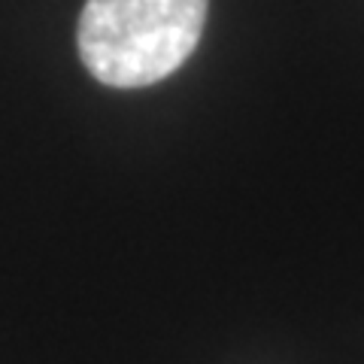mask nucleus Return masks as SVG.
<instances>
[{"instance_id": "1", "label": "nucleus", "mask_w": 364, "mask_h": 364, "mask_svg": "<svg viewBox=\"0 0 364 364\" xmlns=\"http://www.w3.org/2000/svg\"><path fill=\"white\" fill-rule=\"evenodd\" d=\"M207 0H88L76 43L88 73L112 88H143L195 52Z\"/></svg>"}]
</instances>
